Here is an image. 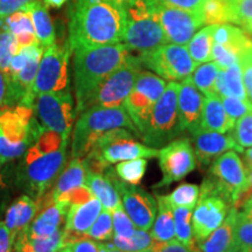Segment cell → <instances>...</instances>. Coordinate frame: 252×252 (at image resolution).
<instances>
[{
    "label": "cell",
    "mask_w": 252,
    "mask_h": 252,
    "mask_svg": "<svg viewBox=\"0 0 252 252\" xmlns=\"http://www.w3.org/2000/svg\"><path fill=\"white\" fill-rule=\"evenodd\" d=\"M125 5L116 0H75L69 17V47L77 48L123 42Z\"/></svg>",
    "instance_id": "cell-1"
},
{
    "label": "cell",
    "mask_w": 252,
    "mask_h": 252,
    "mask_svg": "<svg viewBox=\"0 0 252 252\" xmlns=\"http://www.w3.org/2000/svg\"><path fill=\"white\" fill-rule=\"evenodd\" d=\"M68 140L69 137L43 127L25 153L21 178L36 200L48 191L64 169Z\"/></svg>",
    "instance_id": "cell-2"
},
{
    "label": "cell",
    "mask_w": 252,
    "mask_h": 252,
    "mask_svg": "<svg viewBox=\"0 0 252 252\" xmlns=\"http://www.w3.org/2000/svg\"><path fill=\"white\" fill-rule=\"evenodd\" d=\"M131 56V50L123 42L74 50V87L77 113L84 111L96 88Z\"/></svg>",
    "instance_id": "cell-3"
},
{
    "label": "cell",
    "mask_w": 252,
    "mask_h": 252,
    "mask_svg": "<svg viewBox=\"0 0 252 252\" xmlns=\"http://www.w3.org/2000/svg\"><path fill=\"white\" fill-rule=\"evenodd\" d=\"M115 128H127L139 135L124 105L119 108L93 106L80 113L72 133V158L83 159L94 149L97 140Z\"/></svg>",
    "instance_id": "cell-4"
},
{
    "label": "cell",
    "mask_w": 252,
    "mask_h": 252,
    "mask_svg": "<svg viewBox=\"0 0 252 252\" xmlns=\"http://www.w3.org/2000/svg\"><path fill=\"white\" fill-rule=\"evenodd\" d=\"M42 125L37 123L34 109L17 104L0 109V163L23 157L39 137Z\"/></svg>",
    "instance_id": "cell-5"
},
{
    "label": "cell",
    "mask_w": 252,
    "mask_h": 252,
    "mask_svg": "<svg viewBox=\"0 0 252 252\" xmlns=\"http://www.w3.org/2000/svg\"><path fill=\"white\" fill-rule=\"evenodd\" d=\"M126 26L123 43L139 54L168 43L161 24L152 6V0H137L125 5Z\"/></svg>",
    "instance_id": "cell-6"
},
{
    "label": "cell",
    "mask_w": 252,
    "mask_h": 252,
    "mask_svg": "<svg viewBox=\"0 0 252 252\" xmlns=\"http://www.w3.org/2000/svg\"><path fill=\"white\" fill-rule=\"evenodd\" d=\"M180 83L171 81L167 83L160 98L154 105L146 127L140 133L141 139L149 146L158 149L184 133L178 111V96Z\"/></svg>",
    "instance_id": "cell-7"
},
{
    "label": "cell",
    "mask_w": 252,
    "mask_h": 252,
    "mask_svg": "<svg viewBox=\"0 0 252 252\" xmlns=\"http://www.w3.org/2000/svg\"><path fill=\"white\" fill-rule=\"evenodd\" d=\"M138 58L143 67L169 82L185 80L197 67L187 47L169 42L151 52L139 54Z\"/></svg>",
    "instance_id": "cell-8"
},
{
    "label": "cell",
    "mask_w": 252,
    "mask_h": 252,
    "mask_svg": "<svg viewBox=\"0 0 252 252\" xmlns=\"http://www.w3.org/2000/svg\"><path fill=\"white\" fill-rule=\"evenodd\" d=\"M141 69L143 65L139 58L132 55L122 67L110 74L96 88L88 100L84 111L93 106L119 108L124 105L126 97L131 93Z\"/></svg>",
    "instance_id": "cell-9"
},
{
    "label": "cell",
    "mask_w": 252,
    "mask_h": 252,
    "mask_svg": "<svg viewBox=\"0 0 252 252\" xmlns=\"http://www.w3.org/2000/svg\"><path fill=\"white\" fill-rule=\"evenodd\" d=\"M231 204L220 193L212 179H204L200 187V197L191 215L195 243L203 241L224 222Z\"/></svg>",
    "instance_id": "cell-10"
},
{
    "label": "cell",
    "mask_w": 252,
    "mask_h": 252,
    "mask_svg": "<svg viewBox=\"0 0 252 252\" xmlns=\"http://www.w3.org/2000/svg\"><path fill=\"white\" fill-rule=\"evenodd\" d=\"M167 86L166 80L152 71L143 70L139 75L131 93L126 97L124 108L137 127L139 135L146 127L152 110Z\"/></svg>",
    "instance_id": "cell-11"
},
{
    "label": "cell",
    "mask_w": 252,
    "mask_h": 252,
    "mask_svg": "<svg viewBox=\"0 0 252 252\" xmlns=\"http://www.w3.org/2000/svg\"><path fill=\"white\" fill-rule=\"evenodd\" d=\"M70 53L69 43L65 47L54 43L45 49L32 89L34 98L41 94L69 90Z\"/></svg>",
    "instance_id": "cell-12"
},
{
    "label": "cell",
    "mask_w": 252,
    "mask_h": 252,
    "mask_svg": "<svg viewBox=\"0 0 252 252\" xmlns=\"http://www.w3.org/2000/svg\"><path fill=\"white\" fill-rule=\"evenodd\" d=\"M134 132L127 128H115L97 140L94 151L109 165L134 159H152L159 156V150L135 139Z\"/></svg>",
    "instance_id": "cell-13"
},
{
    "label": "cell",
    "mask_w": 252,
    "mask_h": 252,
    "mask_svg": "<svg viewBox=\"0 0 252 252\" xmlns=\"http://www.w3.org/2000/svg\"><path fill=\"white\" fill-rule=\"evenodd\" d=\"M43 127L56 133L69 137L71 133L76 111L70 91L46 93L37 94L33 105Z\"/></svg>",
    "instance_id": "cell-14"
},
{
    "label": "cell",
    "mask_w": 252,
    "mask_h": 252,
    "mask_svg": "<svg viewBox=\"0 0 252 252\" xmlns=\"http://www.w3.org/2000/svg\"><path fill=\"white\" fill-rule=\"evenodd\" d=\"M159 166L162 179L154 188L168 187L190 174L196 168L197 158L190 139L176 138L159 150Z\"/></svg>",
    "instance_id": "cell-15"
},
{
    "label": "cell",
    "mask_w": 252,
    "mask_h": 252,
    "mask_svg": "<svg viewBox=\"0 0 252 252\" xmlns=\"http://www.w3.org/2000/svg\"><path fill=\"white\" fill-rule=\"evenodd\" d=\"M209 178L232 208L248 187L245 166L236 151H228L214 160L209 168Z\"/></svg>",
    "instance_id": "cell-16"
},
{
    "label": "cell",
    "mask_w": 252,
    "mask_h": 252,
    "mask_svg": "<svg viewBox=\"0 0 252 252\" xmlns=\"http://www.w3.org/2000/svg\"><path fill=\"white\" fill-rule=\"evenodd\" d=\"M152 6L169 43L188 45L196 32L206 26L203 14L171 7L158 0H152Z\"/></svg>",
    "instance_id": "cell-17"
},
{
    "label": "cell",
    "mask_w": 252,
    "mask_h": 252,
    "mask_svg": "<svg viewBox=\"0 0 252 252\" xmlns=\"http://www.w3.org/2000/svg\"><path fill=\"white\" fill-rule=\"evenodd\" d=\"M109 174L121 195L123 207L135 228L149 231L157 217L158 201L156 197L143 188L122 181L112 169H109Z\"/></svg>",
    "instance_id": "cell-18"
},
{
    "label": "cell",
    "mask_w": 252,
    "mask_h": 252,
    "mask_svg": "<svg viewBox=\"0 0 252 252\" xmlns=\"http://www.w3.org/2000/svg\"><path fill=\"white\" fill-rule=\"evenodd\" d=\"M190 134L197 161L203 166L210 165L216 158L228 151H236L238 153H244L245 151L238 146L232 133H220L200 126Z\"/></svg>",
    "instance_id": "cell-19"
},
{
    "label": "cell",
    "mask_w": 252,
    "mask_h": 252,
    "mask_svg": "<svg viewBox=\"0 0 252 252\" xmlns=\"http://www.w3.org/2000/svg\"><path fill=\"white\" fill-rule=\"evenodd\" d=\"M203 99V94L195 86L190 76L181 81L178 96V111L184 132L188 131L191 133L200 127Z\"/></svg>",
    "instance_id": "cell-20"
},
{
    "label": "cell",
    "mask_w": 252,
    "mask_h": 252,
    "mask_svg": "<svg viewBox=\"0 0 252 252\" xmlns=\"http://www.w3.org/2000/svg\"><path fill=\"white\" fill-rule=\"evenodd\" d=\"M103 210L98 198L93 197L84 203L72 204L68 208L65 215V242L67 245L76 239L84 237L94 220Z\"/></svg>",
    "instance_id": "cell-21"
},
{
    "label": "cell",
    "mask_w": 252,
    "mask_h": 252,
    "mask_svg": "<svg viewBox=\"0 0 252 252\" xmlns=\"http://www.w3.org/2000/svg\"><path fill=\"white\" fill-rule=\"evenodd\" d=\"M39 209L37 200H34L27 195L20 196L8 207L5 216V224L11 232L13 242H15L19 235L27 230L32 220L35 219L36 214L39 213Z\"/></svg>",
    "instance_id": "cell-22"
},
{
    "label": "cell",
    "mask_w": 252,
    "mask_h": 252,
    "mask_svg": "<svg viewBox=\"0 0 252 252\" xmlns=\"http://www.w3.org/2000/svg\"><path fill=\"white\" fill-rule=\"evenodd\" d=\"M236 210L237 209L231 208L224 222L214 230L207 238L198 242V250L201 252H241V249L236 242L234 230Z\"/></svg>",
    "instance_id": "cell-23"
},
{
    "label": "cell",
    "mask_w": 252,
    "mask_h": 252,
    "mask_svg": "<svg viewBox=\"0 0 252 252\" xmlns=\"http://www.w3.org/2000/svg\"><path fill=\"white\" fill-rule=\"evenodd\" d=\"M67 210L68 207L62 203L54 202L48 204L41 209V213L32 220L24 234L31 237H49L63 228Z\"/></svg>",
    "instance_id": "cell-24"
},
{
    "label": "cell",
    "mask_w": 252,
    "mask_h": 252,
    "mask_svg": "<svg viewBox=\"0 0 252 252\" xmlns=\"http://www.w3.org/2000/svg\"><path fill=\"white\" fill-rule=\"evenodd\" d=\"M214 43H219L238 60L252 48V37L243 28L234 24L217 25L214 33Z\"/></svg>",
    "instance_id": "cell-25"
},
{
    "label": "cell",
    "mask_w": 252,
    "mask_h": 252,
    "mask_svg": "<svg viewBox=\"0 0 252 252\" xmlns=\"http://www.w3.org/2000/svg\"><path fill=\"white\" fill-rule=\"evenodd\" d=\"M200 126L220 133H226L234 128L235 123L229 118L220 96L213 94L204 97Z\"/></svg>",
    "instance_id": "cell-26"
},
{
    "label": "cell",
    "mask_w": 252,
    "mask_h": 252,
    "mask_svg": "<svg viewBox=\"0 0 252 252\" xmlns=\"http://www.w3.org/2000/svg\"><path fill=\"white\" fill-rule=\"evenodd\" d=\"M31 15L32 24L36 39L43 48H48L49 46L55 43V30L50 18L48 7L43 2V0H33L23 8Z\"/></svg>",
    "instance_id": "cell-27"
},
{
    "label": "cell",
    "mask_w": 252,
    "mask_h": 252,
    "mask_svg": "<svg viewBox=\"0 0 252 252\" xmlns=\"http://www.w3.org/2000/svg\"><path fill=\"white\" fill-rule=\"evenodd\" d=\"M86 185L94 196L100 201L104 209H108L112 213L122 206L121 195L109 174V168L106 169L105 175L103 173L100 174V173L88 172Z\"/></svg>",
    "instance_id": "cell-28"
},
{
    "label": "cell",
    "mask_w": 252,
    "mask_h": 252,
    "mask_svg": "<svg viewBox=\"0 0 252 252\" xmlns=\"http://www.w3.org/2000/svg\"><path fill=\"white\" fill-rule=\"evenodd\" d=\"M87 174L88 169L83 160L78 159V158H72L71 161L59 175L53 190L49 191L52 202H56L61 195L65 194L71 189L87 186Z\"/></svg>",
    "instance_id": "cell-29"
},
{
    "label": "cell",
    "mask_w": 252,
    "mask_h": 252,
    "mask_svg": "<svg viewBox=\"0 0 252 252\" xmlns=\"http://www.w3.org/2000/svg\"><path fill=\"white\" fill-rule=\"evenodd\" d=\"M0 28L13 34L20 49L39 42L32 24L31 15L25 9H20L0 19Z\"/></svg>",
    "instance_id": "cell-30"
},
{
    "label": "cell",
    "mask_w": 252,
    "mask_h": 252,
    "mask_svg": "<svg viewBox=\"0 0 252 252\" xmlns=\"http://www.w3.org/2000/svg\"><path fill=\"white\" fill-rule=\"evenodd\" d=\"M65 245V229L63 226L49 237H31L23 232L15 239L14 252H59Z\"/></svg>",
    "instance_id": "cell-31"
},
{
    "label": "cell",
    "mask_w": 252,
    "mask_h": 252,
    "mask_svg": "<svg viewBox=\"0 0 252 252\" xmlns=\"http://www.w3.org/2000/svg\"><path fill=\"white\" fill-rule=\"evenodd\" d=\"M158 214L154 223L151 228V236L156 242H169L175 237L174 216H173V208L168 200L162 195H158Z\"/></svg>",
    "instance_id": "cell-32"
},
{
    "label": "cell",
    "mask_w": 252,
    "mask_h": 252,
    "mask_svg": "<svg viewBox=\"0 0 252 252\" xmlns=\"http://www.w3.org/2000/svg\"><path fill=\"white\" fill-rule=\"evenodd\" d=\"M217 25H206L196 32L189 41L187 48L191 59L196 64L212 61V50L214 45V33Z\"/></svg>",
    "instance_id": "cell-33"
},
{
    "label": "cell",
    "mask_w": 252,
    "mask_h": 252,
    "mask_svg": "<svg viewBox=\"0 0 252 252\" xmlns=\"http://www.w3.org/2000/svg\"><path fill=\"white\" fill-rule=\"evenodd\" d=\"M220 67L215 61L204 62L198 64L191 74V80L203 96H213L217 94L215 83ZM219 96V94H217Z\"/></svg>",
    "instance_id": "cell-34"
},
{
    "label": "cell",
    "mask_w": 252,
    "mask_h": 252,
    "mask_svg": "<svg viewBox=\"0 0 252 252\" xmlns=\"http://www.w3.org/2000/svg\"><path fill=\"white\" fill-rule=\"evenodd\" d=\"M173 216H174V228L175 237L182 244L190 247L194 250L195 238L193 232V223H191V215L193 209L186 207H172ZM195 251V250H194Z\"/></svg>",
    "instance_id": "cell-35"
},
{
    "label": "cell",
    "mask_w": 252,
    "mask_h": 252,
    "mask_svg": "<svg viewBox=\"0 0 252 252\" xmlns=\"http://www.w3.org/2000/svg\"><path fill=\"white\" fill-rule=\"evenodd\" d=\"M203 15L206 25L234 24L232 0H208Z\"/></svg>",
    "instance_id": "cell-36"
},
{
    "label": "cell",
    "mask_w": 252,
    "mask_h": 252,
    "mask_svg": "<svg viewBox=\"0 0 252 252\" xmlns=\"http://www.w3.org/2000/svg\"><path fill=\"white\" fill-rule=\"evenodd\" d=\"M222 70L225 96L236 97V98L239 99H249L247 90H245L244 87L243 74H242V68L239 62L230 65L228 68H222Z\"/></svg>",
    "instance_id": "cell-37"
},
{
    "label": "cell",
    "mask_w": 252,
    "mask_h": 252,
    "mask_svg": "<svg viewBox=\"0 0 252 252\" xmlns=\"http://www.w3.org/2000/svg\"><path fill=\"white\" fill-rule=\"evenodd\" d=\"M147 168L146 159H134L127 161L118 162L116 165L115 172L122 181L128 185L137 186L143 180Z\"/></svg>",
    "instance_id": "cell-38"
},
{
    "label": "cell",
    "mask_w": 252,
    "mask_h": 252,
    "mask_svg": "<svg viewBox=\"0 0 252 252\" xmlns=\"http://www.w3.org/2000/svg\"><path fill=\"white\" fill-rule=\"evenodd\" d=\"M112 243L115 244V247L119 249V250L126 252H143L152 247V244L154 243V239L147 231L137 229L134 231V234L128 238L113 236Z\"/></svg>",
    "instance_id": "cell-39"
},
{
    "label": "cell",
    "mask_w": 252,
    "mask_h": 252,
    "mask_svg": "<svg viewBox=\"0 0 252 252\" xmlns=\"http://www.w3.org/2000/svg\"><path fill=\"white\" fill-rule=\"evenodd\" d=\"M200 197V186L195 184H181L166 198L172 207H186L194 209Z\"/></svg>",
    "instance_id": "cell-40"
},
{
    "label": "cell",
    "mask_w": 252,
    "mask_h": 252,
    "mask_svg": "<svg viewBox=\"0 0 252 252\" xmlns=\"http://www.w3.org/2000/svg\"><path fill=\"white\" fill-rule=\"evenodd\" d=\"M84 237L91 238L96 242H108L113 237V220L110 210L104 209L97 217L91 228L88 230Z\"/></svg>",
    "instance_id": "cell-41"
},
{
    "label": "cell",
    "mask_w": 252,
    "mask_h": 252,
    "mask_svg": "<svg viewBox=\"0 0 252 252\" xmlns=\"http://www.w3.org/2000/svg\"><path fill=\"white\" fill-rule=\"evenodd\" d=\"M20 50L17 40L11 32L0 28V70L9 78L12 59Z\"/></svg>",
    "instance_id": "cell-42"
},
{
    "label": "cell",
    "mask_w": 252,
    "mask_h": 252,
    "mask_svg": "<svg viewBox=\"0 0 252 252\" xmlns=\"http://www.w3.org/2000/svg\"><path fill=\"white\" fill-rule=\"evenodd\" d=\"M234 230L239 249H252V219L236 210Z\"/></svg>",
    "instance_id": "cell-43"
},
{
    "label": "cell",
    "mask_w": 252,
    "mask_h": 252,
    "mask_svg": "<svg viewBox=\"0 0 252 252\" xmlns=\"http://www.w3.org/2000/svg\"><path fill=\"white\" fill-rule=\"evenodd\" d=\"M231 133L241 149L245 150L252 146V111L236 121Z\"/></svg>",
    "instance_id": "cell-44"
},
{
    "label": "cell",
    "mask_w": 252,
    "mask_h": 252,
    "mask_svg": "<svg viewBox=\"0 0 252 252\" xmlns=\"http://www.w3.org/2000/svg\"><path fill=\"white\" fill-rule=\"evenodd\" d=\"M234 25L252 35V0H232Z\"/></svg>",
    "instance_id": "cell-45"
},
{
    "label": "cell",
    "mask_w": 252,
    "mask_h": 252,
    "mask_svg": "<svg viewBox=\"0 0 252 252\" xmlns=\"http://www.w3.org/2000/svg\"><path fill=\"white\" fill-rule=\"evenodd\" d=\"M113 220V236L128 238L134 234L135 229L134 223L132 222L130 216L125 212L123 204L112 212Z\"/></svg>",
    "instance_id": "cell-46"
},
{
    "label": "cell",
    "mask_w": 252,
    "mask_h": 252,
    "mask_svg": "<svg viewBox=\"0 0 252 252\" xmlns=\"http://www.w3.org/2000/svg\"><path fill=\"white\" fill-rule=\"evenodd\" d=\"M220 99H222L229 118L234 123H236V121L241 118L242 116H244L245 113L252 111V103L249 99H239L230 96L220 97Z\"/></svg>",
    "instance_id": "cell-47"
},
{
    "label": "cell",
    "mask_w": 252,
    "mask_h": 252,
    "mask_svg": "<svg viewBox=\"0 0 252 252\" xmlns=\"http://www.w3.org/2000/svg\"><path fill=\"white\" fill-rule=\"evenodd\" d=\"M18 99L15 96L11 80L0 70V109L6 106L17 105Z\"/></svg>",
    "instance_id": "cell-48"
},
{
    "label": "cell",
    "mask_w": 252,
    "mask_h": 252,
    "mask_svg": "<svg viewBox=\"0 0 252 252\" xmlns=\"http://www.w3.org/2000/svg\"><path fill=\"white\" fill-rule=\"evenodd\" d=\"M239 64H241L242 74H243V82L248 98L252 103V48L247 50L241 56Z\"/></svg>",
    "instance_id": "cell-49"
},
{
    "label": "cell",
    "mask_w": 252,
    "mask_h": 252,
    "mask_svg": "<svg viewBox=\"0 0 252 252\" xmlns=\"http://www.w3.org/2000/svg\"><path fill=\"white\" fill-rule=\"evenodd\" d=\"M163 5L171 6V7L185 9V11L193 12V13L203 14L204 6L208 0H158Z\"/></svg>",
    "instance_id": "cell-50"
},
{
    "label": "cell",
    "mask_w": 252,
    "mask_h": 252,
    "mask_svg": "<svg viewBox=\"0 0 252 252\" xmlns=\"http://www.w3.org/2000/svg\"><path fill=\"white\" fill-rule=\"evenodd\" d=\"M143 252H194L193 249L182 244L178 239H172L169 242H156L152 247Z\"/></svg>",
    "instance_id": "cell-51"
},
{
    "label": "cell",
    "mask_w": 252,
    "mask_h": 252,
    "mask_svg": "<svg viewBox=\"0 0 252 252\" xmlns=\"http://www.w3.org/2000/svg\"><path fill=\"white\" fill-rule=\"evenodd\" d=\"M33 0H0V19L23 9Z\"/></svg>",
    "instance_id": "cell-52"
},
{
    "label": "cell",
    "mask_w": 252,
    "mask_h": 252,
    "mask_svg": "<svg viewBox=\"0 0 252 252\" xmlns=\"http://www.w3.org/2000/svg\"><path fill=\"white\" fill-rule=\"evenodd\" d=\"M68 245H70L74 252H99L98 247H97V242L88 237L76 239V241Z\"/></svg>",
    "instance_id": "cell-53"
},
{
    "label": "cell",
    "mask_w": 252,
    "mask_h": 252,
    "mask_svg": "<svg viewBox=\"0 0 252 252\" xmlns=\"http://www.w3.org/2000/svg\"><path fill=\"white\" fill-rule=\"evenodd\" d=\"M0 252H14V242L5 222L0 220Z\"/></svg>",
    "instance_id": "cell-54"
},
{
    "label": "cell",
    "mask_w": 252,
    "mask_h": 252,
    "mask_svg": "<svg viewBox=\"0 0 252 252\" xmlns=\"http://www.w3.org/2000/svg\"><path fill=\"white\" fill-rule=\"evenodd\" d=\"M245 171H247V175H248V187L243 191V193L241 194V196L238 197L237 202L235 203L234 208H235V209H237V210L241 207L244 206V203L247 202L249 198L252 197V166L248 165V163H247Z\"/></svg>",
    "instance_id": "cell-55"
},
{
    "label": "cell",
    "mask_w": 252,
    "mask_h": 252,
    "mask_svg": "<svg viewBox=\"0 0 252 252\" xmlns=\"http://www.w3.org/2000/svg\"><path fill=\"white\" fill-rule=\"evenodd\" d=\"M97 247H98L99 252H126L119 250L111 242H97Z\"/></svg>",
    "instance_id": "cell-56"
},
{
    "label": "cell",
    "mask_w": 252,
    "mask_h": 252,
    "mask_svg": "<svg viewBox=\"0 0 252 252\" xmlns=\"http://www.w3.org/2000/svg\"><path fill=\"white\" fill-rule=\"evenodd\" d=\"M67 1L68 0H43V2H45L47 6H52V7H56V8L61 7V6L63 4H65Z\"/></svg>",
    "instance_id": "cell-57"
},
{
    "label": "cell",
    "mask_w": 252,
    "mask_h": 252,
    "mask_svg": "<svg viewBox=\"0 0 252 252\" xmlns=\"http://www.w3.org/2000/svg\"><path fill=\"white\" fill-rule=\"evenodd\" d=\"M242 208H243V213L245 214V215L250 217V219H252V197L249 198V200L244 203V206Z\"/></svg>",
    "instance_id": "cell-58"
},
{
    "label": "cell",
    "mask_w": 252,
    "mask_h": 252,
    "mask_svg": "<svg viewBox=\"0 0 252 252\" xmlns=\"http://www.w3.org/2000/svg\"><path fill=\"white\" fill-rule=\"evenodd\" d=\"M244 157H245V161H247L248 165L252 166V146L244 151Z\"/></svg>",
    "instance_id": "cell-59"
},
{
    "label": "cell",
    "mask_w": 252,
    "mask_h": 252,
    "mask_svg": "<svg viewBox=\"0 0 252 252\" xmlns=\"http://www.w3.org/2000/svg\"><path fill=\"white\" fill-rule=\"evenodd\" d=\"M59 252H74V251H72L70 245H65V247H63Z\"/></svg>",
    "instance_id": "cell-60"
},
{
    "label": "cell",
    "mask_w": 252,
    "mask_h": 252,
    "mask_svg": "<svg viewBox=\"0 0 252 252\" xmlns=\"http://www.w3.org/2000/svg\"><path fill=\"white\" fill-rule=\"evenodd\" d=\"M116 1L122 2V4H124V5H128V4H132V2L137 1V0H116Z\"/></svg>",
    "instance_id": "cell-61"
},
{
    "label": "cell",
    "mask_w": 252,
    "mask_h": 252,
    "mask_svg": "<svg viewBox=\"0 0 252 252\" xmlns=\"http://www.w3.org/2000/svg\"><path fill=\"white\" fill-rule=\"evenodd\" d=\"M0 168H1V163H0ZM5 187V184H4V180H2V176H1V171H0V189Z\"/></svg>",
    "instance_id": "cell-62"
},
{
    "label": "cell",
    "mask_w": 252,
    "mask_h": 252,
    "mask_svg": "<svg viewBox=\"0 0 252 252\" xmlns=\"http://www.w3.org/2000/svg\"><path fill=\"white\" fill-rule=\"evenodd\" d=\"M241 252H252V249H242Z\"/></svg>",
    "instance_id": "cell-63"
},
{
    "label": "cell",
    "mask_w": 252,
    "mask_h": 252,
    "mask_svg": "<svg viewBox=\"0 0 252 252\" xmlns=\"http://www.w3.org/2000/svg\"><path fill=\"white\" fill-rule=\"evenodd\" d=\"M194 252H197V251H194Z\"/></svg>",
    "instance_id": "cell-64"
}]
</instances>
